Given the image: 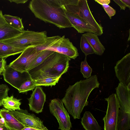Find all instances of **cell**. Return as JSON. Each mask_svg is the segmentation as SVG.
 <instances>
[{"mask_svg":"<svg viewBox=\"0 0 130 130\" xmlns=\"http://www.w3.org/2000/svg\"><path fill=\"white\" fill-rule=\"evenodd\" d=\"M100 85L97 75H94L69 86L61 100L74 119L80 118L84 108L88 105L89 95L94 89L99 88Z\"/></svg>","mask_w":130,"mask_h":130,"instance_id":"1","label":"cell"},{"mask_svg":"<svg viewBox=\"0 0 130 130\" xmlns=\"http://www.w3.org/2000/svg\"><path fill=\"white\" fill-rule=\"evenodd\" d=\"M28 7L35 17L60 29L72 27L58 0H31Z\"/></svg>","mask_w":130,"mask_h":130,"instance_id":"2","label":"cell"},{"mask_svg":"<svg viewBox=\"0 0 130 130\" xmlns=\"http://www.w3.org/2000/svg\"><path fill=\"white\" fill-rule=\"evenodd\" d=\"M71 60L66 55L54 52L41 64L28 72L32 79L40 76L61 77L67 71Z\"/></svg>","mask_w":130,"mask_h":130,"instance_id":"3","label":"cell"},{"mask_svg":"<svg viewBox=\"0 0 130 130\" xmlns=\"http://www.w3.org/2000/svg\"><path fill=\"white\" fill-rule=\"evenodd\" d=\"M47 37L45 31L38 32L24 30L17 36L0 41L24 50L28 47L42 46L46 42Z\"/></svg>","mask_w":130,"mask_h":130,"instance_id":"4","label":"cell"},{"mask_svg":"<svg viewBox=\"0 0 130 130\" xmlns=\"http://www.w3.org/2000/svg\"><path fill=\"white\" fill-rule=\"evenodd\" d=\"M107 102L106 114L103 118L104 130H117L119 102L116 93H112L105 99Z\"/></svg>","mask_w":130,"mask_h":130,"instance_id":"5","label":"cell"},{"mask_svg":"<svg viewBox=\"0 0 130 130\" xmlns=\"http://www.w3.org/2000/svg\"><path fill=\"white\" fill-rule=\"evenodd\" d=\"M49 108L50 112L57 120L58 128L61 130H71L72 125L70 117L61 100L59 98L52 100Z\"/></svg>","mask_w":130,"mask_h":130,"instance_id":"6","label":"cell"},{"mask_svg":"<svg viewBox=\"0 0 130 130\" xmlns=\"http://www.w3.org/2000/svg\"><path fill=\"white\" fill-rule=\"evenodd\" d=\"M51 51L75 59L79 56L77 48L68 38L64 35L57 36L56 38L44 50Z\"/></svg>","mask_w":130,"mask_h":130,"instance_id":"7","label":"cell"},{"mask_svg":"<svg viewBox=\"0 0 130 130\" xmlns=\"http://www.w3.org/2000/svg\"><path fill=\"white\" fill-rule=\"evenodd\" d=\"M37 47L26 48L9 65L14 69L21 72H28L27 69L32 60L42 51Z\"/></svg>","mask_w":130,"mask_h":130,"instance_id":"8","label":"cell"},{"mask_svg":"<svg viewBox=\"0 0 130 130\" xmlns=\"http://www.w3.org/2000/svg\"><path fill=\"white\" fill-rule=\"evenodd\" d=\"M9 112L13 117L25 126L43 130L48 129L40 118L34 114L29 113L26 110L20 109Z\"/></svg>","mask_w":130,"mask_h":130,"instance_id":"9","label":"cell"},{"mask_svg":"<svg viewBox=\"0 0 130 130\" xmlns=\"http://www.w3.org/2000/svg\"><path fill=\"white\" fill-rule=\"evenodd\" d=\"M114 68L120 83L130 89V53L118 61Z\"/></svg>","mask_w":130,"mask_h":130,"instance_id":"10","label":"cell"},{"mask_svg":"<svg viewBox=\"0 0 130 130\" xmlns=\"http://www.w3.org/2000/svg\"><path fill=\"white\" fill-rule=\"evenodd\" d=\"M4 80L18 90L25 81L30 78L28 72H21L6 65L2 73Z\"/></svg>","mask_w":130,"mask_h":130,"instance_id":"11","label":"cell"},{"mask_svg":"<svg viewBox=\"0 0 130 130\" xmlns=\"http://www.w3.org/2000/svg\"><path fill=\"white\" fill-rule=\"evenodd\" d=\"M27 99L30 110L37 113L42 111L46 101V95L41 87L37 86Z\"/></svg>","mask_w":130,"mask_h":130,"instance_id":"12","label":"cell"},{"mask_svg":"<svg viewBox=\"0 0 130 130\" xmlns=\"http://www.w3.org/2000/svg\"><path fill=\"white\" fill-rule=\"evenodd\" d=\"M78 15L87 23L95 28L100 35L103 33V27L96 21L92 15L87 0H79Z\"/></svg>","mask_w":130,"mask_h":130,"instance_id":"13","label":"cell"},{"mask_svg":"<svg viewBox=\"0 0 130 130\" xmlns=\"http://www.w3.org/2000/svg\"><path fill=\"white\" fill-rule=\"evenodd\" d=\"M68 19L74 27L79 33L91 32L98 36H101L96 29L80 18L78 15L66 12Z\"/></svg>","mask_w":130,"mask_h":130,"instance_id":"14","label":"cell"},{"mask_svg":"<svg viewBox=\"0 0 130 130\" xmlns=\"http://www.w3.org/2000/svg\"><path fill=\"white\" fill-rule=\"evenodd\" d=\"M24 31L16 29L10 25L5 20L0 10V41L14 37Z\"/></svg>","mask_w":130,"mask_h":130,"instance_id":"15","label":"cell"},{"mask_svg":"<svg viewBox=\"0 0 130 130\" xmlns=\"http://www.w3.org/2000/svg\"><path fill=\"white\" fill-rule=\"evenodd\" d=\"M82 36L87 39L94 49L95 54L101 55L103 53L105 48L99 40L98 36L91 32L84 33Z\"/></svg>","mask_w":130,"mask_h":130,"instance_id":"16","label":"cell"},{"mask_svg":"<svg viewBox=\"0 0 130 130\" xmlns=\"http://www.w3.org/2000/svg\"><path fill=\"white\" fill-rule=\"evenodd\" d=\"M0 117L9 127L18 130H22L25 126L13 116L9 111L5 108L0 110Z\"/></svg>","mask_w":130,"mask_h":130,"instance_id":"17","label":"cell"},{"mask_svg":"<svg viewBox=\"0 0 130 130\" xmlns=\"http://www.w3.org/2000/svg\"><path fill=\"white\" fill-rule=\"evenodd\" d=\"M81 123L85 130H101L96 120L89 111L85 112L82 118Z\"/></svg>","mask_w":130,"mask_h":130,"instance_id":"18","label":"cell"},{"mask_svg":"<svg viewBox=\"0 0 130 130\" xmlns=\"http://www.w3.org/2000/svg\"><path fill=\"white\" fill-rule=\"evenodd\" d=\"M24 51L0 41V58L2 59L20 54Z\"/></svg>","mask_w":130,"mask_h":130,"instance_id":"19","label":"cell"},{"mask_svg":"<svg viewBox=\"0 0 130 130\" xmlns=\"http://www.w3.org/2000/svg\"><path fill=\"white\" fill-rule=\"evenodd\" d=\"M66 12L78 15L79 12V0H58Z\"/></svg>","mask_w":130,"mask_h":130,"instance_id":"20","label":"cell"},{"mask_svg":"<svg viewBox=\"0 0 130 130\" xmlns=\"http://www.w3.org/2000/svg\"><path fill=\"white\" fill-rule=\"evenodd\" d=\"M21 100L14 98L13 95L10 97L7 96L3 100L2 105L5 108L9 111L20 110L21 104L20 101Z\"/></svg>","mask_w":130,"mask_h":130,"instance_id":"21","label":"cell"},{"mask_svg":"<svg viewBox=\"0 0 130 130\" xmlns=\"http://www.w3.org/2000/svg\"><path fill=\"white\" fill-rule=\"evenodd\" d=\"M54 52L49 50H42L31 61L27 69V72L39 65Z\"/></svg>","mask_w":130,"mask_h":130,"instance_id":"22","label":"cell"},{"mask_svg":"<svg viewBox=\"0 0 130 130\" xmlns=\"http://www.w3.org/2000/svg\"><path fill=\"white\" fill-rule=\"evenodd\" d=\"M60 77H52L39 76L34 79L36 86H55L57 83Z\"/></svg>","mask_w":130,"mask_h":130,"instance_id":"23","label":"cell"},{"mask_svg":"<svg viewBox=\"0 0 130 130\" xmlns=\"http://www.w3.org/2000/svg\"><path fill=\"white\" fill-rule=\"evenodd\" d=\"M3 17L7 22L12 27L21 31L24 30L22 18L7 14L4 15Z\"/></svg>","mask_w":130,"mask_h":130,"instance_id":"24","label":"cell"},{"mask_svg":"<svg viewBox=\"0 0 130 130\" xmlns=\"http://www.w3.org/2000/svg\"><path fill=\"white\" fill-rule=\"evenodd\" d=\"M80 47L82 52L86 56L89 54H95L92 47L85 38L82 36L80 38Z\"/></svg>","mask_w":130,"mask_h":130,"instance_id":"25","label":"cell"},{"mask_svg":"<svg viewBox=\"0 0 130 130\" xmlns=\"http://www.w3.org/2000/svg\"><path fill=\"white\" fill-rule=\"evenodd\" d=\"M36 86L34 80L30 77L24 82L18 90L19 93H26L29 91H33Z\"/></svg>","mask_w":130,"mask_h":130,"instance_id":"26","label":"cell"},{"mask_svg":"<svg viewBox=\"0 0 130 130\" xmlns=\"http://www.w3.org/2000/svg\"><path fill=\"white\" fill-rule=\"evenodd\" d=\"M80 67V72L84 78L88 79L91 76L92 69L88 65L87 62L86 56L84 61L81 62Z\"/></svg>","mask_w":130,"mask_h":130,"instance_id":"27","label":"cell"},{"mask_svg":"<svg viewBox=\"0 0 130 130\" xmlns=\"http://www.w3.org/2000/svg\"><path fill=\"white\" fill-rule=\"evenodd\" d=\"M9 90V88L6 84H0V106L2 105L3 100L8 96Z\"/></svg>","mask_w":130,"mask_h":130,"instance_id":"28","label":"cell"},{"mask_svg":"<svg viewBox=\"0 0 130 130\" xmlns=\"http://www.w3.org/2000/svg\"><path fill=\"white\" fill-rule=\"evenodd\" d=\"M102 6L110 18L111 19V17L115 14L116 10L108 5H103Z\"/></svg>","mask_w":130,"mask_h":130,"instance_id":"29","label":"cell"},{"mask_svg":"<svg viewBox=\"0 0 130 130\" xmlns=\"http://www.w3.org/2000/svg\"><path fill=\"white\" fill-rule=\"evenodd\" d=\"M113 1L120 7V10H125L126 6L122 0H113Z\"/></svg>","mask_w":130,"mask_h":130,"instance_id":"30","label":"cell"},{"mask_svg":"<svg viewBox=\"0 0 130 130\" xmlns=\"http://www.w3.org/2000/svg\"><path fill=\"white\" fill-rule=\"evenodd\" d=\"M94 1L101 5H108L110 2V0H95Z\"/></svg>","mask_w":130,"mask_h":130,"instance_id":"31","label":"cell"},{"mask_svg":"<svg viewBox=\"0 0 130 130\" xmlns=\"http://www.w3.org/2000/svg\"><path fill=\"white\" fill-rule=\"evenodd\" d=\"M5 59H2V60L0 61V70L4 71L6 65V62Z\"/></svg>","mask_w":130,"mask_h":130,"instance_id":"32","label":"cell"},{"mask_svg":"<svg viewBox=\"0 0 130 130\" xmlns=\"http://www.w3.org/2000/svg\"><path fill=\"white\" fill-rule=\"evenodd\" d=\"M11 3L14 2L17 4H24L27 2L28 0H8Z\"/></svg>","mask_w":130,"mask_h":130,"instance_id":"33","label":"cell"},{"mask_svg":"<svg viewBox=\"0 0 130 130\" xmlns=\"http://www.w3.org/2000/svg\"><path fill=\"white\" fill-rule=\"evenodd\" d=\"M43 130L42 129H40L35 128H34L28 127L26 126H25L22 130Z\"/></svg>","mask_w":130,"mask_h":130,"instance_id":"34","label":"cell"},{"mask_svg":"<svg viewBox=\"0 0 130 130\" xmlns=\"http://www.w3.org/2000/svg\"><path fill=\"white\" fill-rule=\"evenodd\" d=\"M122 1L126 5V7L129 9L130 8V0H122Z\"/></svg>","mask_w":130,"mask_h":130,"instance_id":"35","label":"cell"},{"mask_svg":"<svg viewBox=\"0 0 130 130\" xmlns=\"http://www.w3.org/2000/svg\"><path fill=\"white\" fill-rule=\"evenodd\" d=\"M5 126L4 119L3 118L0 119V127Z\"/></svg>","mask_w":130,"mask_h":130,"instance_id":"36","label":"cell"},{"mask_svg":"<svg viewBox=\"0 0 130 130\" xmlns=\"http://www.w3.org/2000/svg\"><path fill=\"white\" fill-rule=\"evenodd\" d=\"M4 123L5 126L7 128V130H18L9 127L6 124L5 122H4Z\"/></svg>","mask_w":130,"mask_h":130,"instance_id":"37","label":"cell"},{"mask_svg":"<svg viewBox=\"0 0 130 130\" xmlns=\"http://www.w3.org/2000/svg\"><path fill=\"white\" fill-rule=\"evenodd\" d=\"M0 130H7V128L5 126L0 127Z\"/></svg>","mask_w":130,"mask_h":130,"instance_id":"38","label":"cell"},{"mask_svg":"<svg viewBox=\"0 0 130 130\" xmlns=\"http://www.w3.org/2000/svg\"><path fill=\"white\" fill-rule=\"evenodd\" d=\"M3 70H0V75H1L2 73L3 72Z\"/></svg>","mask_w":130,"mask_h":130,"instance_id":"39","label":"cell"},{"mask_svg":"<svg viewBox=\"0 0 130 130\" xmlns=\"http://www.w3.org/2000/svg\"><path fill=\"white\" fill-rule=\"evenodd\" d=\"M130 29H129V38L128 39V41H129V40H130Z\"/></svg>","mask_w":130,"mask_h":130,"instance_id":"40","label":"cell"},{"mask_svg":"<svg viewBox=\"0 0 130 130\" xmlns=\"http://www.w3.org/2000/svg\"><path fill=\"white\" fill-rule=\"evenodd\" d=\"M2 59L0 58V61H1L2 60Z\"/></svg>","mask_w":130,"mask_h":130,"instance_id":"41","label":"cell"}]
</instances>
